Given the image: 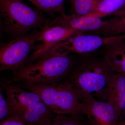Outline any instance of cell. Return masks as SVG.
Returning a JSON list of instances; mask_svg holds the SVG:
<instances>
[{
	"label": "cell",
	"instance_id": "cell-12",
	"mask_svg": "<svg viewBox=\"0 0 125 125\" xmlns=\"http://www.w3.org/2000/svg\"><path fill=\"white\" fill-rule=\"evenodd\" d=\"M103 57L116 73L125 74V38L104 47Z\"/></svg>",
	"mask_w": 125,
	"mask_h": 125
},
{
	"label": "cell",
	"instance_id": "cell-2",
	"mask_svg": "<svg viewBox=\"0 0 125 125\" xmlns=\"http://www.w3.org/2000/svg\"><path fill=\"white\" fill-rule=\"evenodd\" d=\"M0 85L14 115L27 125H48L56 115L48 109L37 94L27 91L11 78H2Z\"/></svg>",
	"mask_w": 125,
	"mask_h": 125
},
{
	"label": "cell",
	"instance_id": "cell-4",
	"mask_svg": "<svg viewBox=\"0 0 125 125\" xmlns=\"http://www.w3.org/2000/svg\"><path fill=\"white\" fill-rule=\"evenodd\" d=\"M0 12L4 32L12 40L41 28L51 21L39 9L30 7L22 0H0Z\"/></svg>",
	"mask_w": 125,
	"mask_h": 125
},
{
	"label": "cell",
	"instance_id": "cell-11",
	"mask_svg": "<svg viewBox=\"0 0 125 125\" xmlns=\"http://www.w3.org/2000/svg\"><path fill=\"white\" fill-rule=\"evenodd\" d=\"M107 102L113 107L118 118L125 108V74L116 73L108 87Z\"/></svg>",
	"mask_w": 125,
	"mask_h": 125
},
{
	"label": "cell",
	"instance_id": "cell-20",
	"mask_svg": "<svg viewBox=\"0 0 125 125\" xmlns=\"http://www.w3.org/2000/svg\"><path fill=\"white\" fill-rule=\"evenodd\" d=\"M123 120H125V108L124 110H123L122 113L121 114L119 121Z\"/></svg>",
	"mask_w": 125,
	"mask_h": 125
},
{
	"label": "cell",
	"instance_id": "cell-19",
	"mask_svg": "<svg viewBox=\"0 0 125 125\" xmlns=\"http://www.w3.org/2000/svg\"><path fill=\"white\" fill-rule=\"evenodd\" d=\"M0 125H28L21 118L14 115L6 120L1 121Z\"/></svg>",
	"mask_w": 125,
	"mask_h": 125
},
{
	"label": "cell",
	"instance_id": "cell-16",
	"mask_svg": "<svg viewBox=\"0 0 125 125\" xmlns=\"http://www.w3.org/2000/svg\"><path fill=\"white\" fill-rule=\"evenodd\" d=\"M71 5V15L80 16L88 15L93 12L97 0H68Z\"/></svg>",
	"mask_w": 125,
	"mask_h": 125
},
{
	"label": "cell",
	"instance_id": "cell-15",
	"mask_svg": "<svg viewBox=\"0 0 125 125\" xmlns=\"http://www.w3.org/2000/svg\"><path fill=\"white\" fill-rule=\"evenodd\" d=\"M40 10L50 14L65 13V0H28Z\"/></svg>",
	"mask_w": 125,
	"mask_h": 125
},
{
	"label": "cell",
	"instance_id": "cell-8",
	"mask_svg": "<svg viewBox=\"0 0 125 125\" xmlns=\"http://www.w3.org/2000/svg\"><path fill=\"white\" fill-rule=\"evenodd\" d=\"M40 29L37 38V42L40 43L34 47L33 52L28 59L27 64H32L43 58L58 43L77 34L83 33L60 25L47 24Z\"/></svg>",
	"mask_w": 125,
	"mask_h": 125
},
{
	"label": "cell",
	"instance_id": "cell-9",
	"mask_svg": "<svg viewBox=\"0 0 125 125\" xmlns=\"http://www.w3.org/2000/svg\"><path fill=\"white\" fill-rule=\"evenodd\" d=\"M108 21L90 15H67L65 13L51 21L48 25H60L85 33L98 34L106 27Z\"/></svg>",
	"mask_w": 125,
	"mask_h": 125
},
{
	"label": "cell",
	"instance_id": "cell-3",
	"mask_svg": "<svg viewBox=\"0 0 125 125\" xmlns=\"http://www.w3.org/2000/svg\"><path fill=\"white\" fill-rule=\"evenodd\" d=\"M77 59L70 55L57 54L27 64L14 72L12 80L22 85L52 84L64 80Z\"/></svg>",
	"mask_w": 125,
	"mask_h": 125
},
{
	"label": "cell",
	"instance_id": "cell-13",
	"mask_svg": "<svg viewBox=\"0 0 125 125\" xmlns=\"http://www.w3.org/2000/svg\"><path fill=\"white\" fill-rule=\"evenodd\" d=\"M125 9V0H97L93 12L88 15L102 18Z\"/></svg>",
	"mask_w": 125,
	"mask_h": 125
},
{
	"label": "cell",
	"instance_id": "cell-10",
	"mask_svg": "<svg viewBox=\"0 0 125 125\" xmlns=\"http://www.w3.org/2000/svg\"><path fill=\"white\" fill-rule=\"evenodd\" d=\"M81 103L83 105L82 114L90 125H116L118 121L114 108L107 102L91 98Z\"/></svg>",
	"mask_w": 125,
	"mask_h": 125
},
{
	"label": "cell",
	"instance_id": "cell-1",
	"mask_svg": "<svg viewBox=\"0 0 125 125\" xmlns=\"http://www.w3.org/2000/svg\"><path fill=\"white\" fill-rule=\"evenodd\" d=\"M64 80L76 93L80 101L93 97L107 102L109 82L116 73L107 62L93 53L81 55Z\"/></svg>",
	"mask_w": 125,
	"mask_h": 125
},
{
	"label": "cell",
	"instance_id": "cell-7",
	"mask_svg": "<svg viewBox=\"0 0 125 125\" xmlns=\"http://www.w3.org/2000/svg\"><path fill=\"white\" fill-rule=\"evenodd\" d=\"M125 38V34L101 36L94 34L80 33L58 43L50 50L46 56L73 52L80 55L93 54L102 47Z\"/></svg>",
	"mask_w": 125,
	"mask_h": 125
},
{
	"label": "cell",
	"instance_id": "cell-21",
	"mask_svg": "<svg viewBox=\"0 0 125 125\" xmlns=\"http://www.w3.org/2000/svg\"><path fill=\"white\" fill-rule=\"evenodd\" d=\"M116 125H125V120L118 121Z\"/></svg>",
	"mask_w": 125,
	"mask_h": 125
},
{
	"label": "cell",
	"instance_id": "cell-5",
	"mask_svg": "<svg viewBox=\"0 0 125 125\" xmlns=\"http://www.w3.org/2000/svg\"><path fill=\"white\" fill-rule=\"evenodd\" d=\"M21 85L25 89L37 94L48 109L56 115L82 114L83 105L71 85L64 80L52 84Z\"/></svg>",
	"mask_w": 125,
	"mask_h": 125
},
{
	"label": "cell",
	"instance_id": "cell-6",
	"mask_svg": "<svg viewBox=\"0 0 125 125\" xmlns=\"http://www.w3.org/2000/svg\"><path fill=\"white\" fill-rule=\"evenodd\" d=\"M38 32L36 30L25 36L1 44L0 71L15 72L26 65L30 54L37 42Z\"/></svg>",
	"mask_w": 125,
	"mask_h": 125
},
{
	"label": "cell",
	"instance_id": "cell-14",
	"mask_svg": "<svg viewBox=\"0 0 125 125\" xmlns=\"http://www.w3.org/2000/svg\"><path fill=\"white\" fill-rule=\"evenodd\" d=\"M114 19L108 21L106 27L101 34L113 36L125 34V9L115 13Z\"/></svg>",
	"mask_w": 125,
	"mask_h": 125
},
{
	"label": "cell",
	"instance_id": "cell-17",
	"mask_svg": "<svg viewBox=\"0 0 125 125\" xmlns=\"http://www.w3.org/2000/svg\"><path fill=\"white\" fill-rule=\"evenodd\" d=\"M48 125H90L83 114L56 115Z\"/></svg>",
	"mask_w": 125,
	"mask_h": 125
},
{
	"label": "cell",
	"instance_id": "cell-18",
	"mask_svg": "<svg viewBox=\"0 0 125 125\" xmlns=\"http://www.w3.org/2000/svg\"><path fill=\"white\" fill-rule=\"evenodd\" d=\"M0 87V120L1 121L6 120L14 115L13 113L8 104L7 99L3 96Z\"/></svg>",
	"mask_w": 125,
	"mask_h": 125
}]
</instances>
